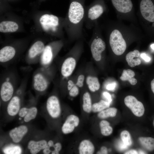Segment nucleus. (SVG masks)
I'll return each mask as SVG.
<instances>
[{
  "mask_svg": "<svg viewBox=\"0 0 154 154\" xmlns=\"http://www.w3.org/2000/svg\"><path fill=\"white\" fill-rule=\"evenodd\" d=\"M51 152L52 151L50 149V148L47 144L45 148L43 150V153L44 154H50L51 153Z\"/></svg>",
  "mask_w": 154,
  "mask_h": 154,
  "instance_id": "obj_39",
  "label": "nucleus"
},
{
  "mask_svg": "<svg viewBox=\"0 0 154 154\" xmlns=\"http://www.w3.org/2000/svg\"><path fill=\"white\" fill-rule=\"evenodd\" d=\"M138 152L136 150L131 149L125 152V154H138Z\"/></svg>",
  "mask_w": 154,
  "mask_h": 154,
  "instance_id": "obj_41",
  "label": "nucleus"
},
{
  "mask_svg": "<svg viewBox=\"0 0 154 154\" xmlns=\"http://www.w3.org/2000/svg\"><path fill=\"white\" fill-rule=\"evenodd\" d=\"M153 126L154 127V119H153Z\"/></svg>",
  "mask_w": 154,
  "mask_h": 154,
  "instance_id": "obj_45",
  "label": "nucleus"
},
{
  "mask_svg": "<svg viewBox=\"0 0 154 154\" xmlns=\"http://www.w3.org/2000/svg\"><path fill=\"white\" fill-rule=\"evenodd\" d=\"M151 90L154 94V79L151 82Z\"/></svg>",
  "mask_w": 154,
  "mask_h": 154,
  "instance_id": "obj_42",
  "label": "nucleus"
},
{
  "mask_svg": "<svg viewBox=\"0 0 154 154\" xmlns=\"http://www.w3.org/2000/svg\"><path fill=\"white\" fill-rule=\"evenodd\" d=\"M85 11L82 2L77 0L71 2L64 23L70 40H79L83 37Z\"/></svg>",
  "mask_w": 154,
  "mask_h": 154,
  "instance_id": "obj_2",
  "label": "nucleus"
},
{
  "mask_svg": "<svg viewBox=\"0 0 154 154\" xmlns=\"http://www.w3.org/2000/svg\"><path fill=\"white\" fill-rule=\"evenodd\" d=\"M22 151L21 147L17 145H8L3 149L4 153L6 154H20L22 153Z\"/></svg>",
  "mask_w": 154,
  "mask_h": 154,
  "instance_id": "obj_28",
  "label": "nucleus"
},
{
  "mask_svg": "<svg viewBox=\"0 0 154 154\" xmlns=\"http://www.w3.org/2000/svg\"><path fill=\"white\" fill-rule=\"evenodd\" d=\"M108 151L106 147L104 146H102L100 151H98L96 153V154H108Z\"/></svg>",
  "mask_w": 154,
  "mask_h": 154,
  "instance_id": "obj_38",
  "label": "nucleus"
},
{
  "mask_svg": "<svg viewBox=\"0 0 154 154\" xmlns=\"http://www.w3.org/2000/svg\"><path fill=\"white\" fill-rule=\"evenodd\" d=\"M47 142L45 140L37 141L31 140L28 143L27 147L32 154H36L43 150L47 145Z\"/></svg>",
  "mask_w": 154,
  "mask_h": 154,
  "instance_id": "obj_19",
  "label": "nucleus"
},
{
  "mask_svg": "<svg viewBox=\"0 0 154 154\" xmlns=\"http://www.w3.org/2000/svg\"><path fill=\"white\" fill-rule=\"evenodd\" d=\"M99 125L101 133L103 136H108L112 133L113 129L108 121L104 119L102 120L99 123Z\"/></svg>",
  "mask_w": 154,
  "mask_h": 154,
  "instance_id": "obj_25",
  "label": "nucleus"
},
{
  "mask_svg": "<svg viewBox=\"0 0 154 154\" xmlns=\"http://www.w3.org/2000/svg\"><path fill=\"white\" fill-rule=\"evenodd\" d=\"M73 81L70 80L68 82L67 89L69 91L75 85Z\"/></svg>",
  "mask_w": 154,
  "mask_h": 154,
  "instance_id": "obj_40",
  "label": "nucleus"
},
{
  "mask_svg": "<svg viewBox=\"0 0 154 154\" xmlns=\"http://www.w3.org/2000/svg\"><path fill=\"white\" fill-rule=\"evenodd\" d=\"M79 93L78 87L75 84L69 91V94L72 97H75L77 96Z\"/></svg>",
  "mask_w": 154,
  "mask_h": 154,
  "instance_id": "obj_31",
  "label": "nucleus"
},
{
  "mask_svg": "<svg viewBox=\"0 0 154 154\" xmlns=\"http://www.w3.org/2000/svg\"><path fill=\"white\" fill-rule=\"evenodd\" d=\"M140 57L142 59L147 62H149L151 60V58L144 52L140 54Z\"/></svg>",
  "mask_w": 154,
  "mask_h": 154,
  "instance_id": "obj_37",
  "label": "nucleus"
},
{
  "mask_svg": "<svg viewBox=\"0 0 154 154\" xmlns=\"http://www.w3.org/2000/svg\"><path fill=\"white\" fill-rule=\"evenodd\" d=\"M91 96L90 93L86 92L82 96V108L83 111L87 114L92 112V105Z\"/></svg>",
  "mask_w": 154,
  "mask_h": 154,
  "instance_id": "obj_22",
  "label": "nucleus"
},
{
  "mask_svg": "<svg viewBox=\"0 0 154 154\" xmlns=\"http://www.w3.org/2000/svg\"><path fill=\"white\" fill-rule=\"evenodd\" d=\"M76 64V60L72 56L66 58L63 62L61 68V73L64 77L70 76L72 74Z\"/></svg>",
  "mask_w": 154,
  "mask_h": 154,
  "instance_id": "obj_14",
  "label": "nucleus"
},
{
  "mask_svg": "<svg viewBox=\"0 0 154 154\" xmlns=\"http://www.w3.org/2000/svg\"><path fill=\"white\" fill-rule=\"evenodd\" d=\"M16 54L15 48L10 46H6L0 50V62L1 64L6 66L14 61Z\"/></svg>",
  "mask_w": 154,
  "mask_h": 154,
  "instance_id": "obj_13",
  "label": "nucleus"
},
{
  "mask_svg": "<svg viewBox=\"0 0 154 154\" xmlns=\"http://www.w3.org/2000/svg\"><path fill=\"white\" fill-rule=\"evenodd\" d=\"M115 9L117 19L125 21L139 26L131 0H110Z\"/></svg>",
  "mask_w": 154,
  "mask_h": 154,
  "instance_id": "obj_4",
  "label": "nucleus"
},
{
  "mask_svg": "<svg viewBox=\"0 0 154 154\" xmlns=\"http://www.w3.org/2000/svg\"><path fill=\"white\" fill-rule=\"evenodd\" d=\"M86 81L89 90L91 92H95L100 89V83L96 77L88 76L86 78Z\"/></svg>",
  "mask_w": 154,
  "mask_h": 154,
  "instance_id": "obj_23",
  "label": "nucleus"
},
{
  "mask_svg": "<svg viewBox=\"0 0 154 154\" xmlns=\"http://www.w3.org/2000/svg\"><path fill=\"white\" fill-rule=\"evenodd\" d=\"M140 53L138 50H134L128 53L125 56V59L128 65L131 67L138 66L141 64L140 58Z\"/></svg>",
  "mask_w": 154,
  "mask_h": 154,
  "instance_id": "obj_18",
  "label": "nucleus"
},
{
  "mask_svg": "<svg viewBox=\"0 0 154 154\" xmlns=\"http://www.w3.org/2000/svg\"><path fill=\"white\" fill-rule=\"evenodd\" d=\"M47 67H41L37 70L33 74V86L36 91L43 92L48 87L49 81L47 72Z\"/></svg>",
  "mask_w": 154,
  "mask_h": 154,
  "instance_id": "obj_8",
  "label": "nucleus"
},
{
  "mask_svg": "<svg viewBox=\"0 0 154 154\" xmlns=\"http://www.w3.org/2000/svg\"><path fill=\"white\" fill-rule=\"evenodd\" d=\"M46 107L48 113L53 119L58 118L61 113V108L59 100L57 96L54 95L50 96L46 103Z\"/></svg>",
  "mask_w": 154,
  "mask_h": 154,
  "instance_id": "obj_10",
  "label": "nucleus"
},
{
  "mask_svg": "<svg viewBox=\"0 0 154 154\" xmlns=\"http://www.w3.org/2000/svg\"><path fill=\"white\" fill-rule=\"evenodd\" d=\"M116 86V83L113 82L108 84L106 86V89L108 90L113 91L115 89Z\"/></svg>",
  "mask_w": 154,
  "mask_h": 154,
  "instance_id": "obj_35",
  "label": "nucleus"
},
{
  "mask_svg": "<svg viewBox=\"0 0 154 154\" xmlns=\"http://www.w3.org/2000/svg\"><path fill=\"white\" fill-rule=\"evenodd\" d=\"M37 109L35 107L29 108L28 112L24 118V121L28 122L35 118L37 113Z\"/></svg>",
  "mask_w": 154,
  "mask_h": 154,
  "instance_id": "obj_29",
  "label": "nucleus"
},
{
  "mask_svg": "<svg viewBox=\"0 0 154 154\" xmlns=\"http://www.w3.org/2000/svg\"><path fill=\"white\" fill-rule=\"evenodd\" d=\"M28 131V128L25 125H21L11 129L9 132V135L15 143L20 142Z\"/></svg>",
  "mask_w": 154,
  "mask_h": 154,
  "instance_id": "obj_15",
  "label": "nucleus"
},
{
  "mask_svg": "<svg viewBox=\"0 0 154 154\" xmlns=\"http://www.w3.org/2000/svg\"><path fill=\"white\" fill-rule=\"evenodd\" d=\"M45 46L42 41L38 40L35 42L29 49L26 61L29 64H32L39 61V56L41 55Z\"/></svg>",
  "mask_w": 154,
  "mask_h": 154,
  "instance_id": "obj_9",
  "label": "nucleus"
},
{
  "mask_svg": "<svg viewBox=\"0 0 154 154\" xmlns=\"http://www.w3.org/2000/svg\"><path fill=\"white\" fill-rule=\"evenodd\" d=\"M15 72L8 71L2 76L0 82V97L4 102H9L13 96L17 79Z\"/></svg>",
  "mask_w": 154,
  "mask_h": 154,
  "instance_id": "obj_5",
  "label": "nucleus"
},
{
  "mask_svg": "<svg viewBox=\"0 0 154 154\" xmlns=\"http://www.w3.org/2000/svg\"><path fill=\"white\" fill-rule=\"evenodd\" d=\"M120 138L122 142L128 147L130 146L132 144V141L131 135L127 131L124 130L121 133Z\"/></svg>",
  "mask_w": 154,
  "mask_h": 154,
  "instance_id": "obj_30",
  "label": "nucleus"
},
{
  "mask_svg": "<svg viewBox=\"0 0 154 154\" xmlns=\"http://www.w3.org/2000/svg\"><path fill=\"white\" fill-rule=\"evenodd\" d=\"M80 121V118L77 116L72 114L68 115L62 126V133L67 135L72 133L79 126Z\"/></svg>",
  "mask_w": 154,
  "mask_h": 154,
  "instance_id": "obj_12",
  "label": "nucleus"
},
{
  "mask_svg": "<svg viewBox=\"0 0 154 154\" xmlns=\"http://www.w3.org/2000/svg\"><path fill=\"white\" fill-rule=\"evenodd\" d=\"M138 22L148 36L154 37V0H138Z\"/></svg>",
  "mask_w": 154,
  "mask_h": 154,
  "instance_id": "obj_3",
  "label": "nucleus"
},
{
  "mask_svg": "<svg viewBox=\"0 0 154 154\" xmlns=\"http://www.w3.org/2000/svg\"><path fill=\"white\" fill-rule=\"evenodd\" d=\"M29 108L23 107L21 108L18 113L19 116L21 117H24L27 114Z\"/></svg>",
  "mask_w": 154,
  "mask_h": 154,
  "instance_id": "obj_34",
  "label": "nucleus"
},
{
  "mask_svg": "<svg viewBox=\"0 0 154 154\" xmlns=\"http://www.w3.org/2000/svg\"><path fill=\"white\" fill-rule=\"evenodd\" d=\"M103 95L105 98L107 100V101L110 104L112 100L111 96L110 93L108 92H105L103 93Z\"/></svg>",
  "mask_w": 154,
  "mask_h": 154,
  "instance_id": "obj_36",
  "label": "nucleus"
},
{
  "mask_svg": "<svg viewBox=\"0 0 154 154\" xmlns=\"http://www.w3.org/2000/svg\"><path fill=\"white\" fill-rule=\"evenodd\" d=\"M117 111L116 108L109 107L98 113L97 116L98 118L103 119L110 117H114L116 116Z\"/></svg>",
  "mask_w": 154,
  "mask_h": 154,
  "instance_id": "obj_26",
  "label": "nucleus"
},
{
  "mask_svg": "<svg viewBox=\"0 0 154 154\" xmlns=\"http://www.w3.org/2000/svg\"><path fill=\"white\" fill-rule=\"evenodd\" d=\"M139 140L142 146L149 151L154 150V138L151 137H140Z\"/></svg>",
  "mask_w": 154,
  "mask_h": 154,
  "instance_id": "obj_24",
  "label": "nucleus"
},
{
  "mask_svg": "<svg viewBox=\"0 0 154 154\" xmlns=\"http://www.w3.org/2000/svg\"><path fill=\"white\" fill-rule=\"evenodd\" d=\"M150 46L151 48L154 50V43L151 44L150 45Z\"/></svg>",
  "mask_w": 154,
  "mask_h": 154,
  "instance_id": "obj_43",
  "label": "nucleus"
},
{
  "mask_svg": "<svg viewBox=\"0 0 154 154\" xmlns=\"http://www.w3.org/2000/svg\"><path fill=\"white\" fill-rule=\"evenodd\" d=\"M62 147V146L61 143L57 142L54 143L53 149L52 151V154H58L59 153Z\"/></svg>",
  "mask_w": 154,
  "mask_h": 154,
  "instance_id": "obj_32",
  "label": "nucleus"
},
{
  "mask_svg": "<svg viewBox=\"0 0 154 154\" xmlns=\"http://www.w3.org/2000/svg\"><path fill=\"white\" fill-rule=\"evenodd\" d=\"M107 10L103 0H99L85 9L84 23L86 28L91 29L94 27L98 19Z\"/></svg>",
  "mask_w": 154,
  "mask_h": 154,
  "instance_id": "obj_6",
  "label": "nucleus"
},
{
  "mask_svg": "<svg viewBox=\"0 0 154 154\" xmlns=\"http://www.w3.org/2000/svg\"><path fill=\"white\" fill-rule=\"evenodd\" d=\"M53 56L52 46L50 45L45 46L39 61L41 67H47L51 62Z\"/></svg>",
  "mask_w": 154,
  "mask_h": 154,
  "instance_id": "obj_16",
  "label": "nucleus"
},
{
  "mask_svg": "<svg viewBox=\"0 0 154 154\" xmlns=\"http://www.w3.org/2000/svg\"><path fill=\"white\" fill-rule=\"evenodd\" d=\"M104 28L111 50L117 56L124 53L128 41L141 38L144 36L138 26L131 23L126 25L118 19L108 21Z\"/></svg>",
  "mask_w": 154,
  "mask_h": 154,
  "instance_id": "obj_1",
  "label": "nucleus"
},
{
  "mask_svg": "<svg viewBox=\"0 0 154 154\" xmlns=\"http://www.w3.org/2000/svg\"><path fill=\"white\" fill-rule=\"evenodd\" d=\"M110 103L106 101L101 100L99 102L92 104V112L98 113L110 107Z\"/></svg>",
  "mask_w": 154,
  "mask_h": 154,
  "instance_id": "obj_27",
  "label": "nucleus"
},
{
  "mask_svg": "<svg viewBox=\"0 0 154 154\" xmlns=\"http://www.w3.org/2000/svg\"><path fill=\"white\" fill-rule=\"evenodd\" d=\"M40 22L45 31L54 35L59 32L62 25L61 21L59 18L52 14L43 15L40 19Z\"/></svg>",
  "mask_w": 154,
  "mask_h": 154,
  "instance_id": "obj_7",
  "label": "nucleus"
},
{
  "mask_svg": "<svg viewBox=\"0 0 154 154\" xmlns=\"http://www.w3.org/2000/svg\"><path fill=\"white\" fill-rule=\"evenodd\" d=\"M124 102L126 106L136 116L141 117L143 115L145 111L143 105L134 96L131 95L126 96L124 98Z\"/></svg>",
  "mask_w": 154,
  "mask_h": 154,
  "instance_id": "obj_11",
  "label": "nucleus"
},
{
  "mask_svg": "<svg viewBox=\"0 0 154 154\" xmlns=\"http://www.w3.org/2000/svg\"><path fill=\"white\" fill-rule=\"evenodd\" d=\"M85 77L84 75L80 74L77 80L76 85L78 87H82L84 85V80Z\"/></svg>",
  "mask_w": 154,
  "mask_h": 154,
  "instance_id": "obj_33",
  "label": "nucleus"
},
{
  "mask_svg": "<svg viewBox=\"0 0 154 154\" xmlns=\"http://www.w3.org/2000/svg\"><path fill=\"white\" fill-rule=\"evenodd\" d=\"M18 25L11 21H4L0 23V31L2 33L14 32L18 29Z\"/></svg>",
  "mask_w": 154,
  "mask_h": 154,
  "instance_id": "obj_20",
  "label": "nucleus"
},
{
  "mask_svg": "<svg viewBox=\"0 0 154 154\" xmlns=\"http://www.w3.org/2000/svg\"><path fill=\"white\" fill-rule=\"evenodd\" d=\"M140 154H145V153L143 151H140L139 153Z\"/></svg>",
  "mask_w": 154,
  "mask_h": 154,
  "instance_id": "obj_44",
  "label": "nucleus"
},
{
  "mask_svg": "<svg viewBox=\"0 0 154 154\" xmlns=\"http://www.w3.org/2000/svg\"><path fill=\"white\" fill-rule=\"evenodd\" d=\"M135 74L134 72L131 69H124L120 79L123 81H128L131 85H134L137 82V80L134 77Z\"/></svg>",
  "mask_w": 154,
  "mask_h": 154,
  "instance_id": "obj_21",
  "label": "nucleus"
},
{
  "mask_svg": "<svg viewBox=\"0 0 154 154\" xmlns=\"http://www.w3.org/2000/svg\"><path fill=\"white\" fill-rule=\"evenodd\" d=\"M95 149L93 143L87 139L82 140L78 147V152L80 154H93L95 152Z\"/></svg>",
  "mask_w": 154,
  "mask_h": 154,
  "instance_id": "obj_17",
  "label": "nucleus"
}]
</instances>
